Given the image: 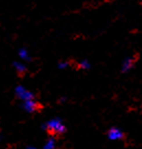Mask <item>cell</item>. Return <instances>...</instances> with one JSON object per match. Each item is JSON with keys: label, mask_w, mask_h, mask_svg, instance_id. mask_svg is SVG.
<instances>
[{"label": "cell", "mask_w": 142, "mask_h": 149, "mask_svg": "<svg viewBox=\"0 0 142 149\" xmlns=\"http://www.w3.org/2000/svg\"><path fill=\"white\" fill-rule=\"evenodd\" d=\"M43 130H45L46 133H48L51 136H57V135H62L66 132V126L63 123V120L58 117L51 118L50 120L45 122L42 124L41 126Z\"/></svg>", "instance_id": "1"}, {"label": "cell", "mask_w": 142, "mask_h": 149, "mask_svg": "<svg viewBox=\"0 0 142 149\" xmlns=\"http://www.w3.org/2000/svg\"><path fill=\"white\" fill-rule=\"evenodd\" d=\"M15 94H16V96L19 100H21L22 103L26 101L34 100V94L32 93L31 91L26 90L24 86H21V85L17 86L16 90H15Z\"/></svg>", "instance_id": "2"}, {"label": "cell", "mask_w": 142, "mask_h": 149, "mask_svg": "<svg viewBox=\"0 0 142 149\" xmlns=\"http://www.w3.org/2000/svg\"><path fill=\"white\" fill-rule=\"evenodd\" d=\"M107 137L111 141H118L125 138V133L118 127H110L107 132Z\"/></svg>", "instance_id": "3"}, {"label": "cell", "mask_w": 142, "mask_h": 149, "mask_svg": "<svg viewBox=\"0 0 142 149\" xmlns=\"http://www.w3.org/2000/svg\"><path fill=\"white\" fill-rule=\"evenodd\" d=\"M22 108H23L26 113H34L40 108V104H39L35 100H31V101L23 102V103H22Z\"/></svg>", "instance_id": "4"}, {"label": "cell", "mask_w": 142, "mask_h": 149, "mask_svg": "<svg viewBox=\"0 0 142 149\" xmlns=\"http://www.w3.org/2000/svg\"><path fill=\"white\" fill-rule=\"evenodd\" d=\"M134 65V59L133 58H127L123 60V62L121 64V71L122 72H129Z\"/></svg>", "instance_id": "5"}, {"label": "cell", "mask_w": 142, "mask_h": 149, "mask_svg": "<svg viewBox=\"0 0 142 149\" xmlns=\"http://www.w3.org/2000/svg\"><path fill=\"white\" fill-rule=\"evenodd\" d=\"M42 149H56V140L54 136H50L45 144L43 145Z\"/></svg>", "instance_id": "6"}, {"label": "cell", "mask_w": 142, "mask_h": 149, "mask_svg": "<svg viewBox=\"0 0 142 149\" xmlns=\"http://www.w3.org/2000/svg\"><path fill=\"white\" fill-rule=\"evenodd\" d=\"M13 68H15V70H16L19 74H23V73L26 72V64L23 63L22 61H17V62H15L13 63Z\"/></svg>", "instance_id": "7"}, {"label": "cell", "mask_w": 142, "mask_h": 149, "mask_svg": "<svg viewBox=\"0 0 142 149\" xmlns=\"http://www.w3.org/2000/svg\"><path fill=\"white\" fill-rule=\"evenodd\" d=\"M19 58H20V60L21 61H30V54H29V52L26 51V49H20L19 50Z\"/></svg>", "instance_id": "8"}, {"label": "cell", "mask_w": 142, "mask_h": 149, "mask_svg": "<svg viewBox=\"0 0 142 149\" xmlns=\"http://www.w3.org/2000/svg\"><path fill=\"white\" fill-rule=\"evenodd\" d=\"M78 66H79V69H82V70H88L90 68V63L87 60H83V61L79 62Z\"/></svg>", "instance_id": "9"}, {"label": "cell", "mask_w": 142, "mask_h": 149, "mask_svg": "<svg viewBox=\"0 0 142 149\" xmlns=\"http://www.w3.org/2000/svg\"><path fill=\"white\" fill-rule=\"evenodd\" d=\"M69 65V62H65V61H62V62H60V63H58V69H61V70L66 69V68H67Z\"/></svg>", "instance_id": "10"}, {"label": "cell", "mask_w": 142, "mask_h": 149, "mask_svg": "<svg viewBox=\"0 0 142 149\" xmlns=\"http://www.w3.org/2000/svg\"><path fill=\"white\" fill-rule=\"evenodd\" d=\"M26 149H39L37 148V147H34V146H26Z\"/></svg>", "instance_id": "11"}, {"label": "cell", "mask_w": 142, "mask_h": 149, "mask_svg": "<svg viewBox=\"0 0 142 149\" xmlns=\"http://www.w3.org/2000/svg\"><path fill=\"white\" fill-rule=\"evenodd\" d=\"M1 139H2V138H1V136H0V143H1Z\"/></svg>", "instance_id": "12"}]
</instances>
